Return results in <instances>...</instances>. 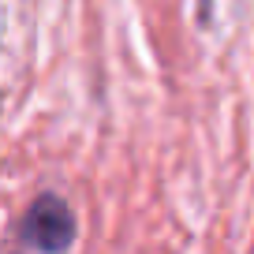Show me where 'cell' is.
I'll return each mask as SVG.
<instances>
[{"mask_svg": "<svg viewBox=\"0 0 254 254\" xmlns=\"http://www.w3.org/2000/svg\"><path fill=\"white\" fill-rule=\"evenodd\" d=\"M19 239L41 254H60L71 247L75 239V217L67 202L56 194H41L30 209H26L23 224H19Z\"/></svg>", "mask_w": 254, "mask_h": 254, "instance_id": "obj_1", "label": "cell"}]
</instances>
